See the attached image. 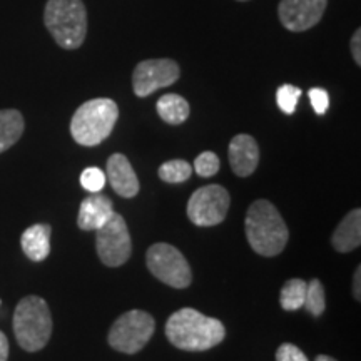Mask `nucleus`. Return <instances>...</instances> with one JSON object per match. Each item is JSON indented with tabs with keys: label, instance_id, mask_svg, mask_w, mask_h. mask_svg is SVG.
Masks as SVG:
<instances>
[{
	"label": "nucleus",
	"instance_id": "5701e85b",
	"mask_svg": "<svg viewBox=\"0 0 361 361\" xmlns=\"http://www.w3.org/2000/svg\"><path fill=\"white\" fill-rule=\"evenodd\" d=\"M219 157L211 151L201 152V154L196 157V161H194V171H196V174L201 176V178H211V176H214L219 171Z\"/></svg>",
	"mask_w": 361,
	"mask_h": 361
},
{
	"label": "nucleus",
	"instance_id": "7c9ffc66",
	"mask_svg": "<svg viewBox=\"0 0 361 361\" xmlns=\"http://www.w3.org/2000/svg\"><path fill=\"white\" fill-rule=\"evenodd\" d=\"M238 2H247V0H238Z\"/></svg>",
	"mask_w": 361,
	"mask_h": 361
},
{
	"label": "nucleus",
	"instance_id": "c756f323",
	"mask_svg": "<svg viewBox=\"0 0 361 361\" xmlns=\"http://www.w3.org/2000/svg\"><path fill=\"white\" fill-rule=\"evenodd\" d=\"M314 361H336V360L331 358V356H328V355H318Z\"/></svg>",
	"mask_w": 361,
	"mask_h": 361
},
{
	"label": "nucleus",
	"instance_id": "f03ea898",
	"mask_svg": "<svg viewBox=\"0 0 361 361\" xmlns=\"http://www.w3.org/2000/svg\"><path fill=\"white\" fill-rule=\"evenodd\" d=\"M246 238L258 255L271 258L286 247L290 231L274 204L258 200L246 213Z\"/></svg>",
	"mask_w": 361,
	"mask_h": 361
},
{
	"label": "nucleus",
	"instance_id": "cd10ccee",
	"mask_svg": "<svg viewBox=\"0 0 361 361\" xmlns=\"http://www.w3.org/2000/svg\"><path fill=\"white\" fill-rule=\"evenodd\" d=\"M353 295L356 301H361V268L358 266L353 276Z\"/></svg>",
	"mask_w": 361,
	"mask_h": 361
},
{
	"label": "nucleus",
	"instance_id": "393cba45",
	"mask_svg": "<svg viewBox=\"0 0 361 361\" xmlns=\"http://www.w3.org/2000/svg\"><path fill=\"white\" fill-rule=\"evenodd\" d=\"M308 96H310L311 106H313L316 114L318 116L326 114V111L329 107V96H328L326 90L322 87H313V89H310Z\"/></svg>",
	"mask_w": 361,
	"mask_h": 361
},
{
	"label": "nucleus",
	"instance_id": "dca6fc26",
	"mask_svg": "<svg viewBox=\"0 0 361 361\" xmlns=\"http://www.w3.org/2000/svg\"><path fill=\"white\" fill-rule=\"evenodd\" d=\"M51 226L34 224L27 228L20 238L24 255L32 261H44L51 252Z\"/></svg>",
	"mask_w": 361,
	"mask_h": 361
},
{
	"label": "nucleus",
	"instance_id": "9d476101",
	"mask_svg": "<svg viewBox=\"0 0 361 361\" xmlns=\"http://www.w3.org/2000/svg\"><path fill=\"white\" fill-rule=\"evenodd\" d=\"M179 64L173 59H147L139 62L133 72V89L137 97H147L179 79Z\"/></svg>",
	"mask_w": 361,
	"mask_h": 361
},
{
	"label": "nucleus",
	"instance_id": "6e6552de",
	"mask_svg": "<svg viewBox=\"0 0 361 361\" xmlns=\"http://www.w3.org/2000/svg\"><path fill=\"white\" fill-rule=\"evenodd\" d=\"M231 197L219 184L202 186L192 192L188 202V218L201 228L221 224L228 214Z\"/></svg>",
	"mask_w": 361,
	"mask_h": 361
},
{
	"label": "nucleus",
	"instance_id": "f8f14e48",
	"mask_svg": "<svg viewBox=\"0 0 361 361\" xmlns=\"http://www.w3.org/2000/svg\"><path fill=\"white\" fill-rule=\"evenodd\" d=\"M229 164L233 173L239 178H247L255 173L259 162V147L256 139L250 134L234 135L229 142Z\"/></svg>",
	"mask_w": 361,
	"mask_h": 361
},
{
	"label": "nucleus",
	"instance_id": "f257e3e1",
	"mask_svg": "<svg viewBox=\"0 0 361 361\" xmlns=\"http://www.w3.org/2000/svg\"><path fill=\"white\" fill-rule=\"evenodd\" d=\"M166 336L179 350L207 351L223 343L226 329L219 319L202 314L194 308H183L169 316Z\"/></svg>",
	"mask_w": 361,
	"mask_h": 361
},
{
	"label": "nucleus",
	"instance_id": "4be33fe9",
	"mask_svg": "<svg viewBox=\"0 0 361 361\" xmlns=\"http://www.w3.org/2000/svg\"><path fill=\"white\" fill-rule=\"evenodd\" d=\"M300 97H301V89L296 87V85L283 84L281 87L276 90L278 107L288 116L295 114L296 104L300 101Z\"/></svg>",
	"mask_w": 361,
	"mask_h": 361
},
{
	"label": "nucleus",
	"instance_id": "4468645a",
	"mask_svg": "<svg viewBox=\"0 0 361 361\" xmlns=\"http://www.w3.org/2000/svg\"><path fill=\"white\" fill-rule=\"evenodd\" d=\"M112 214H114V207H112L109 197L104 196V194L92 192V196L85 197L80 202L78 224L82 231H96L109 221Z\"/></svg>",
	"mask_w": 361,
	"mask_h": 361
},
{
	"label": "nucleus",
	"instance_id": "423d86ee",
	"mask_svg": "<svg viewBox=\"0 0 361 361\" xmlns=\"http://www.w3.org/2000/svg\"><path fill=\"white\" fill-rule=\"evenodd\" d=\"M156 322L147 311L130 310L121 314L109 329V345L116 351L134 355L141 351L154 335Z\"/></svg>",
	"mask_w": 361,
	"mask_h": 361
},
{
	"label": "nucleus",
	"instance_id": "1a4fd4ad",
	"mask_svg": "<svg viewBox=\"0 0 361 361\" xmlns=\"http://www.w3.org/2000/svg\"><path fill=\"white\" fill-rule=\"evenodd\" d=\"M97 234V255L106 266L117 268L123 266L130 258V236L128 224L121 214L114 213L101 228L96 229Z\"/></svg>",
	"mask_w": 361,
	"mask_h": 361
},
{
	"label": "nucleus",
	"instance_id": "bb28decb",
	"mask_svg": "<svg viewBox=\"0 0 361 361\" xmlns=\"http://www.w3.org/2000/svg\"><path fill=\"white\" fill-rule=\"evenodd\" d=\"M361 29H356V32L351 37V54H353V59L356 64H361Z\"/></svg>",
	"mask_w": 361,
	"mask_h": 361
},
{
	"label": "nucleus",
	"instance_id": "9b49d317",
	"mask_svg": "<svg viewBox=\"0 0 361 361\" xmlns=\"http://www.w3.org/2000/svg\"><path fill=\"white\" fill-rule=\"evenodd\" d=\"M328 0H281L278 16L284 29L305 32L323 19Z\"/></svg>",
	"mask_w": 361,
	"mask_h": 361
},
{
	"label": "nucleus",
	"instance_id": "412c9836",
	"mask_svg": "<svg viewBox=\"0 0 361 361\" xmlns=\"http://www.w3.org/2000/svg\"><path fill=\"white\" fill-rule=\"evenodd\" d=\"M303 306L313 316H322L323 311L326 310V295H324V288L319 279L306 284V296Z\"/></svg>",
	"mask_w": 361,
	"mask_h": 361
},
{
	"label": "nucleus",
	"instance_id": "0eeeda50",
	"mask_svg": "<svg viewBox=\"0 0 361 361\" xmlns=\"http://www.w3.org/2000/svg\"><path fill=\"white\" fill-rule=\"evenodd\" d=\"M147 268L154 276L171 288L184 290L192 281L191 266L178 247L168 243H156L147 250Z\"/></svg>",
	"mask_w": 361,
	"mask_h": 361
},
{
	"label": "nucleus",
	"instance_id": "39448f33",
	"mask_svg": "<svg viewBox=\"0 0 361 361\" xmlns=\"http://www.w3.org/2000/svg\"><path fill=\"white\" fill-rule=\"evenodd\" d=\"M13 335L22 350L40 351L52 335V316L40 296L22 298L13 311Z\"/></svg>",
	"mask_w": 361,
	"mask_h": 361
},
{
	"label": "nucleus",
	"instance_id": "b1692460",
	"mask_svg": "<svg viewBox=\"0 0 361 361\" xmlns=\"http://www.w3.org/2000/svg\"><path fill=\"white\" fill-rule=\"evenodd\" d=\"M106 174L99 168H87L80 174V186L89 192H99L106 186Z\"/></svg>",
	"mask_w": 361,
	"mask_h": 361
},
{
	"label": "nucleus",
	"instance_id": "6ab92c4d",
	"mask_svg": "<svg viewBox=\"0 0 361 361\" xmlns=\"http://www.w3.org/2000/svg\"><path fill=\"white\" fill-rule=\"evenodd\" d=\"M306 281L300 278L288 279L284 283L281 293H279V303L284 311H296L305 303L306 296Z\"/></svg>",
	"mask_w": 361,
	"mask_h": 361
},
{
	"label": "nucleus",
	"instance_id": "c85d7f7f",
	"mask_svg": "<svg viewBox=\"0 0 361 361\" xmlns=\"http://www.w3.org/2000/svg\"><path fill=\"white\" fill-rule=\"evenodd\" d=\"M8 358V340L7 336L0 331V361H7Z\"/></svg>",
	"mask_w": 361,
	"mask_h": 361
},
{
	"label": "nucleus",
	"instance_id": "2eb2a0df",
	"mask_svg": "<svg viewBox=\"0 0 361 361\" xmlns=\"http://www.w3.org/2000/svg\"><path fill=\"white\" fill-rule=\"evenodd\" d=\"M331 245L338 252H350L361 245V211L353 209L336 226Z\"/></svg>",
	"mask_w": 361,
	"mask_h": 361
},
{
	"label": "nucleus",
	"instance_id": "7ed1b4c3",
	"mask_svg": "<svg viewBox=\"0 0 361 361\" xmlns=\"http://www.w3.org/2000/svg\"><path fill=\"white\" fill-rule=\"evenodd\" d=\"M44 24L59 47L74 51L87 35V11L82 0H47Z\"/></svg>",
	"mask_w": 361,
	"mask_h": 361
},
{
	"label": "nucleus",
	"instance_id": "20e7f679",
	"mask_svg": "<svg viewBox=\"0 0 361 361\" xmlns=\"http://www.w3.org/2000/svg\"><path fill=\"white\" fill-rule=\"evenodd\" d=\"M117 117H119V107L112 99H90L72 116V137L80 146H97L109 137L117 123Z\"/></svg>",
	"mask_w": 361,
	"mask_h": 361
},
{
	"label": "nucleus",
	"instance_id": "a211bd4d",
	"mask_svg": "<svg viewBox=\"0 0 361 361\" xmlns=\"http://www.w3.org/2000/svg\"><path fill=\"white\" fill-rule=\"evenodd\" d=\"M157 114L164 123L171 126H179L186 123L191 107L189 102L184 97L178 96V94H164L157 101Z\"/></svg>",
	"mask_w": 361,
	"mask_h": 361
},
{
	"label": "nucleus",
	"instance_id": "ddd939ff",
	"mask_svg": "<svg viewBox=\"0 0 361 361\" xmlns=\"http://www.w3.org/2000/svg\"><path fill=\"white\" fill-rule=\"evenodd\" d=\"M106 178L119 196L134 197L139 192V179L124 154H112L107 159Z\"/></svg>",
	"mask_w": 361,
	"mask_h": 361
},
{
	"label": "nucleus",
	"instance_id": "a878e982",
	"mask_svg": "<svg viewBox=\"0 0 361 361\" xmlns=\"http://www.w3.org/2000/svg\"><path fill=\"white\" fill-rule=\"evenodd\" d=\"M276 361H308L306 355L293 343H283L276 351Z\"/></svg>",
	"mask_w": 361,
	"mask_h": 361
},
{
	"label": "nucleus",
	"instance_id": "f3484780",
	"mask_svg": "<svg viewBox=\"0 0 361 361\" xmlns=\"http://www.w3.org/2000/svg\"><path fill=\"white\" fill-rule=\"evenodd\" d=\"M24 117L17 109L0 111V154L11 149L24 134Z\"/></svg>",
	"mask_w": 361,
	"mask_h": 361
},
{
	"label": "nucleus",
	"instance_id": "aec40b11",
	"mask_svg": "<svg viewBox=\"0 0 361 361\" xmlns=\"http://www.w3.org/2000/svg\"><path fill=\"white\" fill-rule=\"evenodd\" d=\"M157 174H159V178L164 180V183H171V184L184 183V180L191 178L192 166L184 159H173V161L164 162V164H161Z\"/></svg>",
	"mask_w": 361,
	"mask_h": 361
}]
</instances>
